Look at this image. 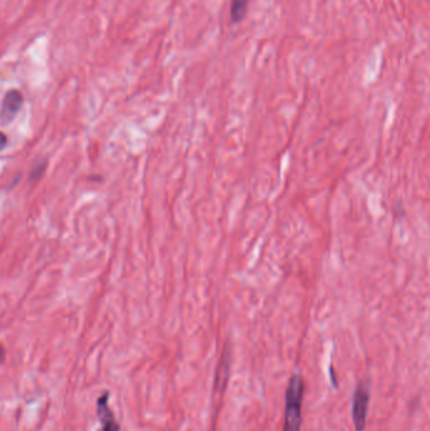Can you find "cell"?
<instances>
[{
  "label": "cell",
  "instance_id": "6da1fadb",
  "mask_svg": "<svg viewBox=\"0 0 430 431\" xmlns=\"http://www.w3.org/2000/svg\"><path fill=\"white\" fill-rule=\"evenodd\" d=\"M304 385L301 375L290 378L285 395V421L282 431H301Z\"/></svg>",
  "mask_w": 430,
  "mask_h": 431
},
{
  "label": "cell",
  "instance_id": "7a4b0ae2",
  "mask_svg": "<svg viewBox=\"0 0 430 431\" xmlns=\"http://www.w3.org/2000/svg\"><path fill=\"white\" fill-rule=\"evenodd\" d=\"M369 404H370V389L367 384L361 382L357 386L352 404V418L357 431H363L366 426Z\"/></svg>",
  "mask_w": 430,
  "mask_h": 431
},
{
  "label": "cell",
  "instance_id": "3957f363",
  "mask_svg": "<svg viewBox=\"0 0 430 431\" xmlns=\"http://www.w3.org/2000/svg\"><path fill=\"white\" fill-rule=\"evenodd\" d=\"M110 393L104 392L96 402V414L100 420L101 428L97 431H120V425L115 418L114 412L109 406Z\"/></svg>",
  "mask_w": 430,
  "mask_h": 431
},
{
  "label": "cell",
  "instance_id": "277c9868",
  "mask_svg": "<svg viewBox=\"0 0 430 431\" xmlns=\"http://www.w3.org/2000/svg\"><path fill=\"white\" fill-rule=\"evenodd\" d=\"M23 105V96L18 90H12L4 96L1 110H0V121L8 125L13 121L17 113H19L20 107Z\"/></svg>",
  "mask_w": 430,
  "mask_h": 431
},
{
  "label": "cell",
  "instance_id": "5b68a950",
  "mask_svg": "<svg viewBox=\"0 0 430 431\" xmlns=\"http://www.w3.org/2000/svg\"><path fill=\"white\" fill-rule=\"evenodd\" d=\"M229 371H230V354H228L226 352L222 354L221 362L218 366V370H217V378H216V386H217V391L223 392L226 384H228V379H229Z\"/></svg>",
  "mask_w": 430,
  "mask_h": 431
},
{
  "label": "cell",
  "instance_id": "8992f818",
  "mask_svg": "<svg viewBox=\"0 0 430 431\" xmlns=\"http://www.w3.org/2000/svg\"><path fill=\"white\" fill-rule=\"evenodd\" d=\"M250 0H232L230 8V19L232 23H240L248 13Z\"/></svg>",
  "mask_w": 430,
  "mask_h": 431
},
{
  "label": "cell",
  "instance_id": "52a82bcc",
  "mask_svg": "<svg viewBox=\"0 0 430 431\" xmlns=\"http://www.w3.org/2000/svg\"><path fill=\"white\" fill-rule=\"evenodd\" d=\"M8 139L6 134L0 133V152L7 146Z\"/></svg>",
  "mask_w": 430,
  "mask_h": 431
},
{
  "label": "cell",
  "instance_id": "ba28073f",
  "mask_svg": "<svg viewBox=\"0 0 430 431\" xmlns=\"http://www.w3.org/2000/svg\"><path fill=\"white\" fill-rule=\"evenodd\" d=\"M4 356H6V352H4L3 345H0V363H3V361H4Z\"/></svg>",
  "mask_w": 430,
  "mask_h": 431
}]
</instances>
